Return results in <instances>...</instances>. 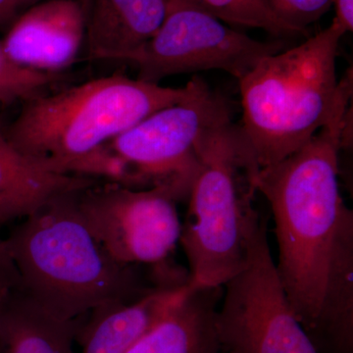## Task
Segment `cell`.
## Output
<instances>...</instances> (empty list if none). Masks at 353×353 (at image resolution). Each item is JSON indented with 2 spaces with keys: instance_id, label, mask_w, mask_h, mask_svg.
<instances>
[{
  "instance_id": "6da1fadb",
  "label": "cell",
  "mask_w": 353,
  "mask_h": 353,
  "mask_svg": "<svg viewBox=\"0 0 353 353\" xmlns=\"http://www.w3.org/2000/svg\"><path fill=\"white\" fill-rule=\"evenodd\" d=\"M347 114L341 108L301 150L255 179L275 222L281 285L319 352L353 347V213L339 185Z\"/></svg>"
},
{
  "instance_id": "7a4b0ae2",
  "label": "cell",
  "mask_w": 353,
  "mask_h": 353,
  "mask_svg": "<svg viewBox=\"0 0 353 353\" xmlns=\"http://www.w3.org/2000/svg\"><path fill=\"white\" fill-rule=\"evenodd\" d=\"M78 192L44 202L6 239L20 289L46 312L67 321L132 303L168 282H148L139 266L114 259L81 213Z\"/></svg>"
},
{
  "instance_id": "3957f363",
  "label": "cell",
  "mask_w": 353,
  "mask_h": 353,
  "mask_svg": "<svg viewBox=\"0 0 353 353\" xmlns=\"http://www.w3.org/2000/svg\"><path fill=\"white\" fill-rule=\"evenodd\" d=\"M338 23L299 46L267 55L239 80L241 139L259 169L301 150L350 103L352 76L339 82Z\"/></svg>"
},
{
  "instance_id": "277c9868",
  "label": "cell",
  "mask_w": 353,
  "mask_h": 353,
  "mask_svg": "<svg viewBox=\"0 0 353 353\" xmlns=\"http://www.w3.org/2000/svg\"><path fill=\"white\" fill-rule=\"evenodd\" d=\"M192 88V81L175 88L123 75L102 77L25 101L6 134L25 157L64 174L67 165L187 99Z\"/></svg>"
},
{
  "instance_id": "5b68a950",
  "label": "cell",
  "mask_w": 353,
  "mask_h": 353,
  "mask_svg": "<svg viewBox=\"0 0 353 353\" xmlns=\"http://www.w3.org/2000/svg\"><path fill=\"white\" fill-rule=\"evenodd\" d=\"M196 152L199 166L180 241L190 288L223 287L245 266L260 219L253 208L259 168L232 122L208 132Z\"/></svg>"
},
{
  "instance_id": "8992f818",
  "label": "cell",
  "mask_w": 353,
  "mask_h": 353,
  "mask_svg": "<svg viewBox=\"0 0 353 353\" xmlns=\"http://www.w3.org/2000/svg\"><path fill=\"white\" fill-rule=\"evenodd\" d=\"M189 97L150 114L106 143L125 162L138 189L171 185L189 192L196 175L197 145L215 128L232 122L224 95L199 77Z\"/></svg>"
},
{
  "instance_id": "52a82bcc",
  "label": "cell",
  "mask_w": 353,
  "mask_h": 353,
  "mask_svg": "<svg viewBox=\"0 0 353 353\" xmlns=\"http://www.w3.org/2000/svg\"><path fill=\"white\" fill-rule=\"evenodd\" d=\"M216 326L223 353H320L281 285L260 219L243 268L223 285Z\"/></svg>"
},
{
  "instance_id": "ba28073f",
  "label": "cell",
  "mask_w": 353,
  "mask_h": 353,
  "mask_svg": "<svg viewBox=\"0 0 353 353\" xmlns=\"http://www.w3.org/2000/svg\"><path fill=\"white\" fill-rule=\"evenodd\" d=\"M167 4L154 36L122 60L138 69L139 80L159 83L166 77L209 70L241 80L260 59L284 50L281 41H256L203 11Z\"/></svg>"
},
{
  "instance_id": "9c48e42d",
  "label": "cell",
  "mask_w": 353,
  "mask_h": 353,
  "mask_svg": "<svg viewBox=\"0 0 353 353\" xmlns=\"http://www.w3.org/2000/svg\"><path fill=\"white\" fill-rule=\"evenodd\" d=\"M185 196L188 192L176 185L132 189L99 182L79 190L77 201L88 227L114 259L157 267L167 263L180 241L176 201Z\"/></svg>"
},
{
  "instance_id": "30bf717a",
  "label": "cell",
  "mask_w": 353,
  "mask_h": 353,
  "mask_svg": "<svg viewBox=\"0 0 353 353\" xmlns=\"http://www.w3.org/2000/svg\"><path fill=\"white\" fill-rule=\"evenodd\" d=\"M85 26L87 15L79 0H46L18 18L0 43L20 66L62 73L78 57Z\"/></svg>"
},
{
  "instance_id": "8fae6325",
  "label": "cell",
  "mask_w": 353,
  "mask_h": 353,
  "mask_svg": "<svg viewBox=\"0 0 353 353\" xmlns=\"http://www.w3.org/2000/svg\"><path fill=\"white\" fill-rule=\"evenodd\" d=\"M189 285V277L175 279L129 303L92 311L77 339L82 353H126L172 307Z\"/></svg>"
},
{
  "instance_id": "7c38bea8",
  "label": "cell",
  "mask_w": 353,
  "mask_h": 353,
  "mask_svg": "<svg viewBox=\"0 0 353 353\" xmlns=\"http://www.w3.org/2000/svg\"><path fill=\"white\" fill-rule=\"evenodd\" d=\"M223 287L187 289L126 353H223L216 314Z\"/></svg>"
},
{
  "instance_id": "4fadbf2b",
  "label": "cell",
  "mask_w": 353,
  "mask_h": 353,
  "mask_svg": "<svg viewBox=\"0 0 353 353\" xmlns=\"http://www.w3.org/2000/svg\"><path fill=\"white\" fill-rule=\"evenodd\" d=\"M167 0H92L85 26L88 57L119 60L154 36Z\"/></svg>"
},
{
  "instance_id": "5bb4252c",
  "label": "cell",
  "mask_w": 353,
  "mask_h": 353,
  "mask_svg": "<svg viewBox=\"0 0 353 353\" xmlns=\"http://www.w3.org/2000/svg\"><path fill=\"white\" fill-rule=\"evenodd\" d=\"M101 182L44 168L14 148L0 123V224L23 219L53 196Z\"/></svg>"
},
{
  "instance_id": "9a60e30c",
  "label": "cell",
  "mask_w": 353,
  "mask_h": 353,
  "mask_svg": "<svg viewBox=\"0 0 353 353\" xmlns=\"http://www.w3.org/2000/svg\"><path fill=\"white\" fill-rule=\"evenodd\" d=\"M82 319H58L17 288L0 304V353H73Z\"/></svg>"
},
{
  "instance_id": "2e32d148",
  "label": "cell",
  "mask_w": 353,
  "mask_h": 353,
  "mask_svg": "<svg viewBox=\"0 0 353 353\" xmlns=\"http://www.w3.org/2000/svg\"><path fill=\"white\" fill-rule=\"evenodd\" d=\"M217 18L226 24L257 28L275 36L297 34L279 19L268 0H168Z\"/></svg>"
},
{
  "instance_id": "e0dca14e",
  "label": "cell",
  "mask_w": 353,
  "mask_h": 353,
  "mask_svg": "<svg viewBox=\"0 0 353 353\" xmlns=\"http://www.w3.org/2000/svg\"><path fill=\"white\" fill-rule=\"evenodd\" d=\"M64 79L63 73H44L16 64L0 43V105L9 106L46 94Z\"/></svg>"
},
{
  "instance_id": "ac0fdd59",
  "label": "cell",
  "mask_w": 353,
  "mask_h": 353,
  "mask_svg": "<svg viewBox=\"0 0 353 353\" xmlns=\"http://www.w3.org/2000/svg\"><path fill=\"white\" fill-rule=\"evenodd\" d=\"M276 16L292 28L303 34L309 25L323 17L331 7L333 0H268Z\"/></svg>"
},
{
  "instance_id": "d6986e66",
  "label": "cell",
  "mask_w": 353,
  "mask_h": 353,
  "mask_svg": "<svg viewBox=\"0 0 353 353\" xmlns=\"http://www.w3.org/2000/svg\"><path fill=\"white\" fill-rule=\"evenodd\" d=\"M17 269L9 252L6 239L0 236V304L14 290L19 288Z\"/></svg>"
},
{
  "instance_id": "ffe728a7",
  "label": "cell",
  "mask_w": 353,
  "mask_h": 353,
  "mask_svg": "<svg viewBox=\"0 0 353 353\" xmlns=\"http://www.w3.org/2000/svg\"><path fill=\"white\" fill-rule=\"evenodd\" d=\"M336 9L334 21L343 28L345 32L353 30V0H333Z\"/></svg>"
},
{
  "instance_id": "44dd1931",
  "label": "cell",
  "mask_w": 353,
  "mask_h": 353,
  "mask_svg": "<svg viewBox=\"0 0 353 353\" xmlns=\"http://www.w3.org/2000/svg\"><path fill=\"white\" fill-rule=\"evenodd\" d=\"M20 7L18 0H0V26L12 21Z\"/></svg>"
},
{
  "instance_id": "7402d4cb",
  "label": "cell",
  "mask_w": 353,
  "mask_h": 353,
  "mask_svg": "<svg viewBox=\"0 0 353 353\" xmlns=\"http://www.w3.org/2000/svg\"><path fill=\"white\" fill-rule=\"evenodd\" d=\"M81 6H82L83 11H85V15H88V12H90V6H92V0H79Z\"/></svg>"
},
{
  "instance_id": "603a6c76",
  "label": "cell",
  "mask_w": 353,
  "mask_h": 353,
  "mask_svg": "<svg viewBox=\"0 0 353 353\" xmlns=\"http://www.w3.org/2000/svg\"><path fill=\"white\" fill-rule=\"evenodd\" d=\"M19 1L20 6H34V4L39 3L41 0H18Z\"/></svg>"
}]
</instances>
